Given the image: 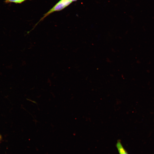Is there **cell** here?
Instances as JSON below:
<instances>
[{
	"instance_id": "obj_2",
	"label": "cell",
	"mask_w": 154,
	"mask_h": 154,
	"mask_svg": "<svg viewBox=\"0 0 154 154\" xmlns=\"http://www.w3.org/2000/svg\"><path fill=\"white\" fill-rule=\"evenodd\" d=\"M116 146L119 154H128L122 144L120 141L117 140L116 144Z\"/></svg>"
},
{
	"instance_id": "obj_4",
	"label": "cell",
	"mask_w": 154,
	"mask_h": 154,
	"mask_svg": "<svg viewBox=\"0 0 154 154\" xmlns=\"http://www.w3.org/2000/svg\"><path fill=\"white\" fill-rule=\"evenodd\" d=\"M1 135H0V141L1 140Z\"/></svg>"
},
{
	"instance_id": "obj_1",
	"label": "cell",
	"mask_w": 154,
	"mask_h": 154,
	"mask_svg": "<svg viewBox=\"0 0 154 154\" xmlns=\"http://www.w3.org/2000/svg\"><path fill=\"white\" fill-rule=\"evenodd\" d=\"M76 0H60L52 8L44 14L39 22L42 21L48 15L55 11H61L70 4L72 2Z\"/></svg>"
},
{
	"instance_id": "obj_3",
	"label": "cell",
	"mask_w": 154,
	"mask_h": 154,
	"mask_svg": "<svg viewBox=\"0 0 154 154\" xmlns=\"http://www.w3.org/2000/svg\"><path fill=\"white\" fill-rule=\"evenodd\" d=\"M27 0H5L4 2L6 3H14L16 4H20Z\"/></svg>"
}]
</instances>
